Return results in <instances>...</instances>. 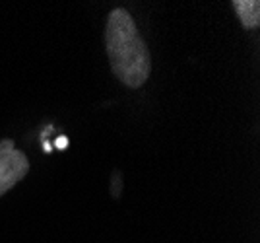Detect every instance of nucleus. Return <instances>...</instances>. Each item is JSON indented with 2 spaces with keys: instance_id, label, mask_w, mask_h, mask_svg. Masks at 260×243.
<instances>
[{
  "instance_id": "7ed1b4c3",
  "label": "nucleus",
  "mask_w": 260,
  "mask_h": 243,
  "mask_svg": "<svg viewBox=\"0 0 260 243\" xmlns=\"http://www.w3.org/2000/svg\"><path fill=\"white\" fill-rule=\"evenodd\" d=\"M233 10L245 29H256L260 25V2L258 0H235Z\"/></svg>"
},
{
  "instance_id": "f03ea898",
  "label": "nucleus",
  "mask_w": 260,
  "mask_h": 243,
  "mask_svg": "<svg viewBox=\"0 0 260 243\" xmlns=\"http://www.w3.org/2000/svg\"><path fill=\"white\" fill-rule=\"evenodd\" d=\"M29 173V160L12 138L0 140V197Z\"/></svg>"
},
{
  "instance_id": "f257e3e1",
  "label": "nucleus",
  "mask_w": 260,
  "mask_h": 243,
  "mask_svg": "<svg viewBox=\"0 0 260 243\" xmlns=\"http://www.w3.org/2000/svg\"><path fill=\"white\" fill-rule=\"evenodd\" d=\"M105 49L113 74L126 88H140L152 70V56L136 22L124 8H115L105 25Z\"/></svg>"
},
{
  "instance_id": "20e7f679",
  "label": "nucleus",
  "mask_w": 260,
  "mask_h": 243,
  "mask_svg": "<svg viewBox=\"0 0 260 243\" xmlns=\"http://www.w3.org/2000/svg\"><path fill=\"white\" fill-rule=\"evenodd\" d=\"M66 144H68V140H66L64 136H62V138H58V140H56V146H58V148H66Z\"/></svg>"
}]
</instances>
